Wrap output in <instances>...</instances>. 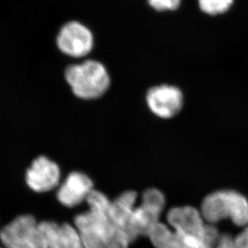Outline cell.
<instances>
[{
	"label": "cell",
	"mask_w": 248,
	"mask_h": 248,
	"mask_svg": "<svg viewBox=\"0 0 248 248\" xmlns=\"http://www.w3.org/2000/svg\"><path fill=\"white\" fill-rule=\"evenodd\" d=\"M0 248H1V247H0Z\"/></svg>",
	"instance_id": "ac0fdd59"
},
{
	"label": "cell",
	"mask_w": 248,
	"mask_h": 248,
	"mask_svg": "<svg viewBox=\"0 0 248 248\" xmlns=\"http://www.w3.org/2000/svg\"><path fill=\"white\" fill-rule=\"evenodd\" d=\"M0 241L4 248H47L39 222L31 215H22L2 227Z\"/></svg>",
	"instance_id": "5b68a950"
},
{
	"label": "cell",
	"mask_w": 248,
	"mask_h": 248,
	"mask_svg": "<svg viewBox=\"0 0 248 248\" xmlns=\"http://www.w3.org/2000/svg\"><path fill=\"white\" fill-rule=\"evenodd\" d=\"M165 205L164 194L160 190L150 188L143 193L140 206H136L126 230L130 241H134L141 235H147L151 227L159 222Z\"/></svg>",
	"instance_id": "8992f818"
},
{
	"label": "cell",
	"mask_w": 248,
	"mask_h": 248,
	"mask_svg": "<svg viewBox=\"0 0 248 248\" xmlns=\"http://www.w3.org/2000/svg\"><path fill=\"white\" fill-rule=\"evenodd\" d=\"M61 178V169L57 163L45 156H40L27 170L25 180L31 190L45 193L58 187Z\"/></svg>",
	"instance_id": "9c48e42d"
},
{
	"label": "cell",
	"mask_w": 248,
	"mask_h": 248,
	"mask_svg": "<svg viewBox=\"0 0 248 248\" xmlns=\"http://www.w3.org/2000/svg\"><path fill=\"white\" fill-rule=\"evenodd\" d=\"M148 2L157 12H173L180 7L182 0H148Z\"/></svg>",
	"instance_id": "2e32d148"
},
{
	"label": "cell",
	"mask_w": 248,
	"mask_h": 248,
	"mask_svg": "<svg viewBox=\"0 0 248 248\" xmlns=\"http://www.w3.org/2000/svg\"><path fill=\"white\" fill-rule=\"evenodd\" d=\"M200 212L208 224L230 219L237 227L248 226V200L234 190H218L209 194L202 202Z\"/></svg>",
	"instance_id": "3957f363"
},
{
	"label": "cell",
	"mask_w": 248,
	"mask_h": 248,
	"mask_svg": "<svg viewBox=\"0 0 248 248\" xmlns=\"http://www.w3.org/2000/svg\"><path fill=\"white\" fill-rule=\"evenodd\" d=\"M84 248H129L131 242L123 230L116 227L108 213L88 210L74 218Z\"/></svg>",
	"instance_id": "6da1fadb"
},
{
	"label": "cell",
	"mask_w": 248,
	"mask_h": 248,
	"mask_svg": "<svg viewBox=\"0 0 248 248\" xmlns=\"http://www.w3.org/2000/svg\"><path fill=\"white\" fill-rule=\"evenodd\" d=\"M138 194L135 191H125L111 201L109 218L120 229L126 232L136 208ZM126 233V232H125Z\"/></svg>",
	"instance_id": "7c38bea8"
},
{
	"label": "cell",
	"mask_w": 248,
	"mask_h": 248,
	"mask_svg": "<svg viewBox=\"0 0 248 248\" xmlns=\"http://www.w3.org/2000/svg\"><path fill=\"white\" fill-rule=\"evenodd\" d=\"M234 239L230 234H218L210 239L201 248H234Z\"/></svg>",
	"instance_id": "9a60e30c"
},
{
	"label": "cell",
	"mask_w": 248,
	"mask_h": 248,
	"mask_svg": "<svg viewBox=\"0 0 248 248\" xmlns=\"http://www.w3.org/2000/svg\"><path fill=\"white\" fill-rule=\"evenodd\" d=\"M146 236L156 248H190L178 232L160 221L151 227Z\"/></svg>",
	"instance_id": "4fadbf2b"
},
{
	"label": "cell",
	"mask_w": 248,
	"mask_h": 248,
	"mask_svg": "<svg viewBox=\"0 0 248 248\" xmlns=\"http://www.w3.org/2000/svg\"><path fill=\"white\" fill-rule=\"evenodd\" d=\"M234 0H199V6L205 14L216 16L228 12Z\"/></svg>",
	"instance_id": "5bb4252c"
},
{
	"label": "cell",
	"mask_w": 248,
	"mask_h": 248,
	"mask_svg": "<svg viewBox=\"0 0 248 248\" xmlns=\"http://www.w3.org/2000/svg\"><path fill=\"white\" fill-rule=\"evenodd\" d=\"M47 248H84L80 233L74 225L52 221L39 222Z\"/></svg>",
	"instance_id": "8fae6325"
},
{
	"label": "cell",
	"mask_w": 248,
	"mask_h": 248,
	"mask_svg": "<svg viewBox=\"0 0 248 248\" xmlns=\"http://www.w3.org/2000/svg\"><path fill=\"white\" fill-rule=\"evenodd\" d=\"M56 45L66 56L80 58L87 56L93 49V35L89 28L80 22H68L59 31Z\"/></svg>",
	"instance_id": "52a82bcc"
},
{
	"label": "cell",
	"mask_w": 248,
	"mask_h": 248,
	"mask_svg": "<svg viewBox=\"0 0 248 248\" xmlns=\"http://www.w3.org/2000/svg\"><path fill=\"white\" fill-rule=\"evenodd\" d=\"M64 77L73 94L83 100L98 98L108 90L110 84L106 67L93 60L68 66Z\"/></svg>",
	"instance_id": "7a4b0ae2"
},
{
	"label": "cell",
	"mask_w": 248,
	"mask_h": 248,
	"mask_svg": "<svg viewBox=\"0 0 248 248\" xmlns=\"http://www.w3.org/2000/svg\"><path fill=\"white\" fill-rule=\"evenodd\" d=\"M167 222L190 248H201L206 244L211 225L206 224L196 208L185 206L170 209L167 214Z\"/></svg>",
	"instance_id": "277c9868"
},
{
	"label": "cell",
	"mask_w": 248,
	"mask_h": 248,
	"mask_svg": "<svg viewBox=\"0 0 248 248\" xmlns=\"http://www.w3.org/2000/svg\"><path fill=\"white\" fill-rule=\"evenodd\" d=\"M234 248H248V226L234 238Z\"/></svg>",
	"instance_id": "e0dca14e"
},
{
	"label": "cell",
	"mask_w": 248,
	"mask_h": 248,
	"mask_svg": "<svg viewBox=\"0 0 248 248\" xmlns=\"http://www.w3.org/2000/svg\"><path fill=\"white\" fill-rule=\"evenodd\" d=\"M93 190V183L89 176L80 171H73L59 186L56 198L61 205L73 208L86 201Z\"/></svg>",
	"instance_id": "30bf717a"
},
{
	"label": "cell",
	"mask_w": 248,
	"mask_h": 248,
	"mask_svg": "<svg viewBox=\"0 0 248 248\" xmlns=\"http://www.w3.org/2000/svg\"><path fill=\"white\" fill-rule=\"evenodd\" d=\"M146 103L150 110L162 119H170L183 109L184 96L178 87L162 84L149 89Z\"/></svg>",
	"instance_id": "ba28073f"
}]
</instances>
